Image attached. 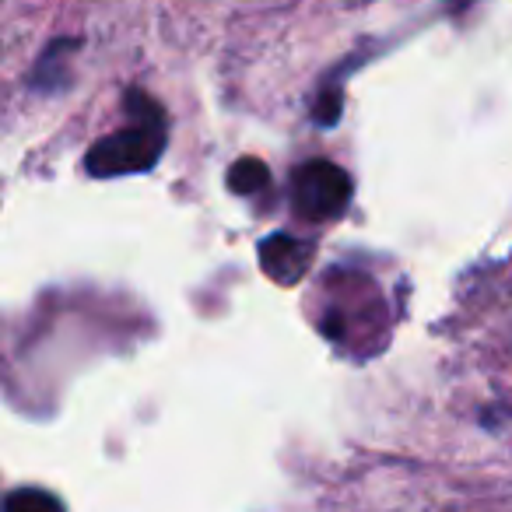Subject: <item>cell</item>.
<instances>
[{
  "mask_svg": "<svg viewBox=\"0 0 512 512\" xmlns=\"http://www.w3.org/2000/svg\"><path fill=\"white\" fill-rule=\"evenodd\" d=\"M123 109L130 116V127L116 130L109 137L88 148L85 169L95 179H116V176H134V172H148L158 165L169 141V116L158 106L151 95H144L141 88H130Z\"/></svg>",
  "mask_w": 512,
  "mask_h": 512,
  "instance_id": "cell-1",
  "label": "cell"
},
{
  "mask_svg": "<svg viewBox=\"0 0 512 512\" xmlns=\"http://www.w3.org/2000/svg\"><path fill=\"white\" fill-rule=\"evenodd\" d=\"M351 193H355L351 176L327 158H313L292 172V207L306 221L341 218L351 204Z\"/></svg>",
  "mask_w": 512,
  "mask_h": 512,
  "instance_id": "cell-2",
  "label": "cell"
},
{
  "mask_svg": "<svg viewBox=\"0 0 512 512\" xmlns=\"http://www.w3.org/2000/svg\"><path fill=\"white\" fill-rule=\"evenodd\" d=\"M316 246L309 239H299V235L288 232H274L260 242V267L271 281L292 288L306 278L309 264H313Z\"/></svg>",
  "mask_w": 512,
  "mask_h": 512,
  "instance_id": "cell-3",
  "label": "cell"
},
{
  "mask_svg": "<svg viewBox=\"0 0 512 512\" xmlns=\"http://www.w3.org/2000/svg\"><path fill=\"white\" fill-rule=\"evenodd\" d=\"M81 43L78 39H57V43H50V50L43 53V60L36 64V71H32V88L43 95L57 92L60 85H64V74H67V60L71 53H78Z\"/></svg>",
  "mask_w": 512,
  "mask_h": 512,
  "instance_id": "cell-4",
  "label": "cell"
},
{
  "mask_svg": "<svg viewBox=\"0 0 512 512\" xmlns=\"http://www.w3.org/2000/svg\"><path fill=\"white\" fill-rule=\"evenodd\" d=\"M225 183H228V190H232V193H239V197H249V193L264 190V186L271 183V169H267L264 158L246 155V158H239V162H232Z\"/></svg>",
  "mask_w": 512,
  "mask_h": 512,
  "instance_id": "cell-5",
  "label": "cell"
},
{
  "mask_svg": "<svg viewBox=\"0 0 512 512\" xmlns=\"http://www.w3.org/2000/svg\"><path fill=\"white\" fill-rule=\"evenodd\" d=\"M4 505H8V512H18V509H43V512H60L64 509V502H60L57 495H50V491L43 488H22V491H11L8 498H4Z\"/></svg>",
  "mask_w": 512,
  "mask_h": 512,
  "instance_id": "cell-6",
  "label": "cell"
}]
</instances>
